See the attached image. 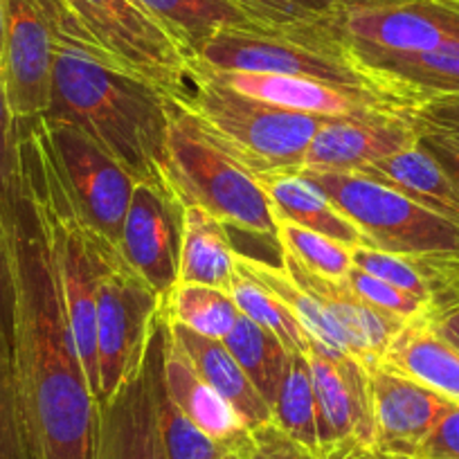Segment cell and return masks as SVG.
Listing matches in <instances>:
<instances>
[{
	"mask_svg": "<svg viewBox=\"0 0 459 459\" xmlns=\"http://www.w3.org/2000/svg\"><path fill=\"white\" fill-rule=\"evenodd\" d=\"M10 232L16 396L30 459H97L101 414L83 374L55 259L21 194Z\"/></svg>",
	"mask_w": 459,
	"mask_h": 459,
	"instance_id": "1",
	"label": "cell"
},
{
	"mask_svg": "<svg viewBox=\"0 0 459 459\" xmlns=\"http://www.w3.org/2000/svg\"><path fill=\"white\" fill-rule=\"evenodd\" d=\"M52 37L46 117L95 140L135 183L167 185L169 97L115 68L79 28L64 0H41Z\"/></svg>",
	"mask_w": 459,
	"mask_h": 459,
	"instance_id": "2",
	"label": "cell"
},
{
	"mask_svg": "<svg viewBox=\"0 0 459 459\" xmlns=\"http://www.w3.org/2000/svg\"><path fill=\"white\" fill-rule=\"evenodd\" d=\"M203 140L253 178L299 169L325 117L277 108L214 82L189 61V82L174 100Z\"/></svg>",
	"mask_w": 459,
	"mask_h": 459,
	"instance_id": "3",
	"label": "cell"
},
{
	"mask_svg": "<svg viewBox=\"0 0 459 459\" xmlns=\"http://www.w3.org/2000/svg\"><path fill=\"white\" fill-rule=\"evenodd\" d=\"M165 180L183 205L203 207L230 230L253 232L280 248L277 219L262 185L203 140L174 100H169Z\"/></svg>",
	"mask_w": 459,
	"mask_h": 459,
	"instance_id": "4",
	"label": "cell"
},
{
	"mask_svg": "<svg viewBox=\"0 0 459 459\" xmlns=\"http://www.w3.org/2000/svg\"><path fill=\"white\" fill-rule=\"evenodd\" d=\"M313 185L351 223L360 228L369 248L399 257L459 253V223L426 210L412 198L360 174L302 169Z\"/></svg>",
	"mask_w": 459,
	"mask_h": 459,
	"instance_id": "5",
	"label": "cell"
},
{
	"mask_svg": "<svg viewBox=\"0 0 459 459\" xmlns=\"http://www.w3.org/2000/svg\"><path fill=\"white\" fill-rule=\"evenodd\" d=\"M194 59L219 70L289 74V77L317 79L335 86L363 88L399 104L383 88V83L359 64L350 48L335 37L333 28L325 34H307V37H290V34L264 32V30H225L216 34Z\"/></svg>",
	"mask_w": 459,
	"mask_h": 459,
	"instance_id": "6",
	"label": "cell"
},
{
	"mask_svg": "<svg viewBox=\"0 0 459 459\" xmlns=\"http://www.w3.org/2000/svg\"><path fill=\"white\" fill-rule=\"evenodd\" d=\"M88 41L120 70L169 100L189 82V56L140 0H64Z\"/></svg>",
	"mask_w": 459,
	"mask_h": 459,
	"instance_id": "7",
	"label": "cell"
},
{
	"mask_svg": "<svg viewBox=\"0 0 459 459\" xmlns=\"http://www.w3.org/2000/svg\"><path fill=\"white\" fill-rule=\"evenodd\" d=\"M162 302L117 250L97 281L100 410L138 374Z\"/></svg>",
	"mask_w": 459,
	"mask_h": 459,
	"instance_id": "8",
	"label": "cell"
},
{
	"mask_svg": "<svg viewBox=\"0 0 459 459\" xmlns=\"http://www.w3.org/2000/svg\"><path fill=\"white\" fill-rule=\"evenodd\" d=\"M43 120L83 216L101 237L120 246L122 223L138 183L77 126L48 120L46 115Z\"/></svg>",
	"mask_w": 459,
	"mask_h": 459,
	"instance_id": "9",
	"label": "cell"
},
{
	"mask_svg": "<svg viewBox=\"0 0 459 459\" xmlns=\"http://www.w3.org/2000/svg\"><path fill=\"white\" fill-rule=\"evenodd\" d=\"M0 74L14 125L50 108L52 37L41 0H3Z\"/></svg>",
	"mask_w": 459,
	"mask_h": 459,
	"instance_id": "10",
	"label": "cell"
},
{
	"mask_svg": "<svg viewBox=\"0 0 459 459\" xmlns=\"http://www.w3.org/2000/svg\"><path fill=\"white\" fill-rule=\"evenodd\" d=\"M185 205L169 185L138 183L122 223L120 253L165 304L178 284Z\"/></svg>",
	"mask_w": 459,
	"mask_h": 459,
	"instance_id": "11",
	"label": "cell"
},
{
	"mask_svg": "<svg viewBox=\"0 0 459 459\" xmlns=\"http://www.w3.org/2000/svg\"><path fill=\"white\" fill-rule=\"evenodd\" d=\"M333 32L354 52L417 55L459 39V5L414 0L383 10L342 12Z\"/></svg>",
	"mask_w": 459,
	"mask_h": 459,
	"instance_id": "12",
	"label": "cell"
},
{
	"mask_svg": "<svg viewBox=\"0 0 459 459\" xmlns=\"http://www.w3.org/2000/svg\"><path fill=\"white\" fill-rule=\"evenodd\" d=\"M165 317H156L138 374L100 410L97 459H167L158 426V378L162 369Z\"/></svg>",
	"mask_w": 459,
	"mask_h": 459,
	"instance_id": "13",
	"label": "cell"
},
{
	"mask_svg": "<svg viewBox=\"0 0 459 459\" xmlns=\"http://www.w3.org/2000/svg\"><path fill=\"white\" fill-rule=\"evenodd\" d=\"M419 143V120L408 110L325 117L308 144L302 169L356 174L372 162L414 147Z\"/></svg>",
	"mask_w": 459,
	"mask_h": 459,
	"instance_id": "14",
	"label": "cell"
},
{
	"mask_svg": "<svg viewBox=\"0 0 459 459\" xmlns=\"http://www.w3.org/2000/svg\"><path fill=\"white\" fill-rule=\"evenodd\" d=\"M308 365L320 446L347 439L374 444L372 401L363 363L308 338Z\"/></svg>",
	"mask_w": 459,
	"mask_h": 459,
	"instance_id": "15",
	"label": "cell"
},
{
	"mask_svg": "<svg viewBox=\"0 0 459 459\" xmlns=\"http://www.w3.org/2000/svg\"><path fill=\"white\" fill-rule=\"evenodd\" d=\"M192 61L201 65L203 73L214 82L223 83L241 95L264 101V104L295 110V113L317 115V117H350V115L377 113V110H405L387 97L363 91V88L335 86V83L307 77H289V74L219 70L196 59Z\"/></svg>",
	"mask_w": 459,
	"mask_h": 459,
	"instance_id": "16",
	"label": "cell"
},
{
	"mask_svg": "<svg viewBox=\"0 0 459 459\" xmlns=\"http://www.w3.org/2000/svg\"><path fill=\"white\" fill-rule=\"evenodd\" d=\"M374 444L383 453L414 457L437 423L455 405L414 378L377 365L368 369Z\"/></svg>",
	"mask_w": 459,
	"mask_h": 459,
	"instance_id": "17",
	"label": "cell"
},
{
	"mask_svg": "<svg viewBox=\"0 0 459 459\" xmlns=\"http://www.w3.org/2000/svg\"><path fill=\"white\" fill-rule=\"evenodd\" d=\"M280 264L289 273L290 280L304 293L311 295L342 326L344 333L350 335L351 356L360 360L365 369L377 368L390 342L408 320L374 308L372 304L360 299L344 280H331V277L311 273L284 250H280Z\"/></svg>",
	"mask_w": 459,
	"mask_h": 459,
	"instance_id": "18",
	"label": "cell"
},
{
	"mask_svg": "<svg viewBox=\"0 0 459 459\" xmlns=\"http://www.w3.org/2000/svg\"><path fill=\"white\" fill-rule=\"evenodd\" d=\"M162 383L171 401L216 444L241 455L253 446V432L246 430L235 410L203 381L189 356L171 333L167 320L165 340H162Z\"/></svg>",
	"mask_w": 459,
	"mask_h": 459,
	"instance_id": "19",
	"label": "cell"
},
{
	"mask_svg": "<svg viewBox=\"0 0 459 459\" xmlns=\"http://www.w3.org/2000/svg\"><path fill=\"white\" fill-rule=\"evenodd\" d=\"M350 52L410 113L439 97L459 95V39L417 55Z\"/></svg>",
	"mask_w": 459,
	"mask_h": 459,
	"instance_id": "20",
	"label": "cell"
},
{
	"mask_svg": "<svg viewBox=\"0 0 459 459\" xmlns=\"http://www.w3.org/2000/svg\"><path fill=\"white\" fill-rule=\"evenodd\" d=\"M167 325H169L174 338L178 340L180 347L185 350V354H187L189 360L194 363L196 372L201 374L203 381H205L207 385L230 405V408L235 410L246 430L257 432L262 430V428L271 426V405H268L266 399L259 394L257 387H255L253 381L248 378V374H246L244 369H241V365L235 360V356L230 354V350L223 344V340L205 338V335L196 333V331L187 329V326L171 325V322H167Z\"/></svg>",
	"mask_w": 459,
	"mask_h": 459,
	"instance_id": "21",
	"label": "cell"
},
{
	"mask_svg": "<svg viewBox=\"0 0 459 459\" xmlns=\"http://www.w3.org/2000/svg\"><path fill=\"white\" fill-rule=\"evenodd\" d=\"M257 183L266 192L275 219L317 232L322 237L340 241L350 248H369L368 237L351 223L338 207L326 198L317 185H313L299 169H281L275 174L259 176Z\"/></svg>",
	"mask_w": 459,
	"mask_h": 459,
	"instance_id": "22",
	"label": "cell"
},
{
	"mask_svg": "<svg viewBox=\"0 0 459 459\" xmlns=\"http://www.w3.org/2000/svg\"><path fill=\"white\" fill-rule=\"evenodd\" d=\"M378 365L459 403V351L432 329L426 313L405 322Z\"/></svg>",
	"mask_w": 459,
	"mask_h": 459,
	"instance_id": "23",
	"label": "cell"
},
{
	"mask_svg": "<svg viewBox=\"0 0 459 459\" xmlns=\"http://www.w3.org/2000/svg\"><path fill=\"white\" fill-rule=\"evenodd\" d=\"M356 174L385 185L426 210L459 223V187L446 174L444 167L421 147V143L372 162Z\"/></svg>",
	"mask_w": 459,
	"mask_h": 459,
	"instance_id": "24",
	"label": "cell"
},
{
	"mask_svg": "<svg viewBox=\"0 0 459 459\" xmlns=\"http://www.w3.org/2000/svg\"><path fill=\"white\" fill-rule=\"evenodd\" d=\"M237 275V248L230 228L198 205H185L178 284L230 290Z\"/></svg>",
	"mask_w": 459,
	"mask_h": 459,
	"instance_id": "25",
	"label": "cell"
},
{
	"mask_svg": "<svg viewBox=\"0 0 459 459\" xmlns=\"http://www.w3.org/2000/svg\"><path fill=\"white\" fill-rule=\"evenodd\" d=\"M189 61L225 30H257L232 0H140Z\"/></svg>",
	"mask_w": 459,
	"mask_h": 459,
	"instance_id": "26",
	"label": "cell"
},
{
	"mask_svg": "<svg viewBox=\"0 0 459 459\" xmlns=\"http://www.w3.org/2000/svg\"><path fill=\"white\" fill-rule=\"evenodd\" d=\"M237 271L257 281V284L264 286L268 293L275 295V298L293 313V317L302 325V329L307 331L308 338L325 344L329 350L351 354L350 335L344 333L342 326H340L338 322H335L333 317L311 298V295L304 293V290L290 280L289 273L281 268V264L280 266H273V264L264 262V259L250 257V255L237 250Z\"/></svg>",
	"mask_w": 459,
	"mask_h": 459,
	"instance_id": "27",
	"label": "cell"
},
{
	"mask_svg": "<svg viewBox=\"0 0 459 459\" xmlns=\"http://www.w3.org/2000/svg\"><path fill=\"white\" fill-rule=\"evenodd\" d=\"M223 344L230 350V354L235 356L241 369L248 374L266 403L273 405L290 356L281 340L250 317L239 316L232 331L223 338Z\"/></svg>",
	"mask_w": 459,
	"mask_h": 459,
	"instance_id": "28",
	"label": "cell"
},
{
	"mask_svg": "<svg viewBox=\"0 0 459 459\" xmlns=\"http://www.w3.org/2000/svg\"><path fill=\"white\" fill-rule=\"evenodd\" d=\"M273 426L304 450H317L316 396H313L308 354H290L284 378L271 405Z\"/></svg>",
	"mask_w": 459,
	"mask_h": 459,
	"instance_id": "29",
	"label": "cell"
},
{
	"mask_svg": "<svg viewBox=\"0 0 459 459\" xmlns=\"http://www.w3.org/2000/svg\"><path fill=\"white\" fill-rule=\"evenodd\" d=\"M162 316L171 325L187 326L205 338L223 340L239 320V308L228 290L203 284H176Z\"/></svg>",
	"mask_w": 459,
	"mask_h": 459,
	"instance_id": "30",
	"label": "cell"
},
{
	"mask_svg": "<svg viewBox=\"0 0 459 459\" xmlns=\"http://www.w3.org/2000/svg\"><path fill=\"white\" fill-rule=\"evenodd\" d=\"M264 32L307 37L333 28L342 7L335 0H232Z\"/></svg>",
	"mask_w": 459,
	"mask_h": 459,
	"instance_id": "31",
	"label": "cell"
},
{
	"mask_svg": "<svg viewBox=\"0 0 459 459\" xmlns=\"http://www.w3.org/2000/svg\"><path fill=\"white\" fill-rule=\"evenodd\" d=\"M228 293L232 295L241 316L250 317L259 326L275 333L290 354H308L307 331L295 320L293 313L275 295L268 293L264 286L237 271L235 281H232Z\"/></svg>",
	"mask_w": 459,
	"mask_h": 459,
	"instance_id": "32",
	"label": "cell"
},
{
	"mask_svg": "<svg viewBox=\"0 0 459 459\" xmlns=\"http://www.w3.org/2000/svg\"><path fill=\"white\" fill-rule=\"evenodd\" d=\"M277 239L280 250L293 255L304 268L331 280H344V275L354 266V248L340 244V241L322 237L307 228L277 219Z\"/></svg>",
	"mask_w": 459,
	"mask_h": 459,
	"instance_id": "33",
	"label": "cell"
},
{
	"mask_svg": "<svg viewBox=\"0 0 459 459\" xmlns=\"http://www.w3.org/2000/svg\"><path fill=\"white\" fill-rule=\"evenodd\" d=\"M158 426L167 459H223L235 450L216 444L205 435L167 394L165 383L158 378Z\"/></svg>",
	"mask_w": 459,
	"mask_h": 459,
	"instance_id": "34",
	"label": "cell"
},
{
	"mask_svg": "<svg viewBox=\"0 0 459 459\" xmlns=\"http://www.w3.org/2000/svg\"><path fill=\"white\" fill-rule=\"evenodd\" d=\"M21 207L19 180V140L16 125L7 104L3 74H0V216L7 225L14 223Z\"/></svg>",
	"mask_w": 459,
	"mask_h": 459,
	"instance_id": "35",
	"label": "cell"
},
{
	"mask_svg": "<svg viewBox=\"0 0 459 459\" xmlns=\"http://www.w3.org/2000/svg\"><path fill=\"white\" fill-rule=\"evenodd\" d=\"M253 437L257 444H262L264 448L271 450L280 459H396L394 455L383 453L374 444H365L360 439H347L338 441V444L320 446V448L311 453V450H304L302 446L293 444L273 423L262 428V430L253 432Z\"/></svg>",
	"mask_w": 459,
	"mask_h": 459,
	"instance_id": "36",
	"label": "cell"
},
{
	"mask_svg": "<svg viewBox=\"0 0 459 459\" xmlns=\"http://www.w3.org/2000/svg\"><path fill=\"white\" fill-rule=\"evenodd\" d=\"M0 459H30L16 396L12 351L0 338Z\"/></svg>",
	"mask_w": 459,
	"mask_h": 459,
	"instance_id": "37",
	"label": "cell"
},
{
	"mask_svg": "<svg viewBox=\"0 0 459 459\" xmlns=\"http://www.w3.org/2000/svg\"><path fill=\"white\" fill-rule=\"evenodd\" d=\"M351 259H354V266L360 268V271L369 273V275L414 295L421 302L430 304V290H428L426 280H423V275L410 257H399V255L383 253V250L377 248H354Z\"/></svg>",
	"mask_w": 459,
	"mask_h": 459,
	"instance_id": "38",
	"label": "cell"
},
{
	"mask_svg": "<svg viewBox=\"0 0 459 459\" xmlns=\"http://www.w3.org/2000/svg\"><path fill=\"white\" fill-rule=\"evenodd\" d=\"M344 281L360 299L372 304L374 308H381V311L399 316L403 320H414L421 313H426L428 308V304L417 299L414 295L405 293V290L396 289V286L387 284V281L378 280V277L369 275V273L360 271L356 266L350 268V273L344 275Z\"/></svg>",
	"mask_w": 459,
	"mask_h": 459,
	"instance_id": "39",
	"label": "cell"
},
{
	"mask_svg": "<svg viewBox=\"0 0 459 459\" xmlns=\"http://www.w3.org/2000/svg\"><path fill=\"white\" fill-rule=\"evenodd\" d=\"M430 290V311L459 307V253L410 257Z\"/></svg>",
	"mask_w": 459,
	"mask_h": 459,
	"instance_id": "40",
	"label": "cell"
},
{
	"mask_svg": "<svg viewBox=\"0 0 459 459\" xmlns=\"http://www.w3.org/2000/svg\"><path fill=\"white\" fill-rule=\"evenodd\" d=\"M0 338L10 347L14 344V275H12L10 232L0 216Z\"/></svg>",
	"mask_w": 459,
	"mask_h": 459,
	"instance_id": "41",
	"label": "cell"
},
{
	"mask_svg": "<svg viewBox=\"0 0 459 459\" xmlns=\"http://www.w3.org/2000/svg\"><path fill=\"white\" fill-rule=\"evenodd\" d=\"M419 120V143L421 147L444 167L446 174L453 178V183L459 187V143L450 134H446L444 129H439L432 122Z\"/></svg>",
	"mask_w": 459,
	"mask_h": 459,
	"instance_id": "42",
	"label": "cell"
},
{
	"mask_svg": "<svg viewBox=\"0 0 459 459\" xmlns=\"http://www.w3.org/2000/svg\"><path fill=\"white\" fill-rule=\"evenodd\" d=\"M414 457L428 459H459V403H455L441 417L435 430L421 444Z\"/></svg>",
	"mask_w": 459,
	"mask_h": 459,
	"instance_id": "43",
	"label": "cell"
},
{
	"mask_svg": "<svg viewBox=\"0 0 459 459\" xmlns=\"http://www.w3.org/2000/svg\"><path fill=\"white\" fill-rule=\"evenodd\" d=\"M414 115L437 125L459 143V95L439 97V100L428 101L426 106L414 110Z\"/></svg>",
	"mask_w": 459,
	"mask_h": 459,
	"instance_id": "44",
	"label": "cell"
},
{
	"mask_svg": "<svg viewBox=\"0 0 459 459\" xmlns=\"http://www.w3.org/2000/svg\"><path fill=\"white\" fill-rule=\"evenodd\" d=\"M426 317L432 329L459 351V307L444 308V311H430L426 308Z\"/></svg>",
	"mask_w": 459,
	"mask_h": 459,
	"instance_id": "45",
	"label": "cell"
},
{
	"mask_svg": "<svg viewBox=\"0 0 459 459\" xmlns=\"http://www.w3.org/2000/svg\"><path fill=\"white\" fill-rule=\"evenodd\" d=\"M342 12L351 10H383V7L405 5V3H414V0H335Z\"/></svg>",
	"mask_w": 459,
	"mask_h": 459,
	"instance_id": "46",
	"label": "cell"
},
{
	"mask_svg": "<svg viewBox=\"0 0 459 459\" xmlns=\"http://www.w3.org/2000/svg\"><path fill=\"white\" fill-rule=\"evenodd\" d=\"M241 457H244V459H280V457H275L271 450L264 448L262 444H257V441H255V437H253V446H250V448L246 450Z\"/></svg>",
	"mask_w": 459,
	"mask_h": 459,
	"instance_id": "47",
	"label": "cell"
},
{
	"mask_svg": "<svg viewBox=\"0 0 459 459\" xmlns=\"http://www.w3.org/2000/svg\"><path fill=\"white\" fill-rule=\"evenodd\" d=\"M0 52H3V0H0Z\"/></svg>",
	"mask_w": 459,
	"mask_h": 459,
	"instance_id": "48",
	"label": "cell"
},
{
	"mask_svg": "<svg viewBox=\"0 0 459 459\" xmlns=\"http://www.w3.org/2000/svg\"><path fill=\"white\" fill-rule=\"evenodd\" d=\"M223 459H244V457H241V453H228Z\"/></svg>",
	"mask_w": 459,
	"mask_h": 459,
	"instance_id": "49",
	"label": "cell"
},
{
	"mask_svg": "<svg viewBox=\"0 0 459 459\" xmlns=\"http://www.w3.org/2000/svg\"><path fill=\"white\" fill-rule=\"evenodd\" d=\"M439 3H453V5H459V0H439Z\"/></svg>",
	"mask_w": 459,
	"mask_h": 459,
	"instance_id": "50",
	"label": "cell"
},
{
	"mask_svg": "<svg viewBox=\"0 0 459 459\" xmlns=\"http://www.w3.org/2000/svg\"><path fill=\"white\" fill-rule=\"evenodd\" d=\"M396 459H428V457H399V455H394Z\"/></svg>",
	"mask_w": 459,
	"mask_h": 459,
	"instance_id": "51",
	"label": "cell"
}]
</instances>
